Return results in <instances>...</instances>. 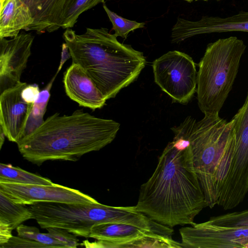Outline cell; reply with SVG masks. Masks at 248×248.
<instances>
[{"mask_svg":"<svg viewBox=\"0 0 248 248\" xmlns=\"http://www.w3.org/2000/svg\"><path fill=\"white\" fill-rule=\"evenodd\" d=\"M138 211L170 227L192 225L208 206L194 172L189 145L182 148L172 141L158 158L151 177L140 188Z\"/></svg>","mask_w":248,"mask_h":248,"instance_id":"1","label":"cell"},{"mask_svg":"<svg viewBox=\"0 0 248 248\" xmlns=\"http://www.w3.org/2000/svg\"><path fill=\"white\" fill-rule=\"evenodd\" d=\"M120 126L114 120L96 117L82 109L69 115L56 113L17 144L23 157L38 166L49 160L76 161L110 143Z\"/></svg>","mask_w":248,"mask_h":248,"instance_id":"2","label":"cell"},{"mask_svg":"<svg viewBox=\"0 0 248 248\" xmlns=\"http://www.w3.org/2000/svg\"><path fill=\"white\" fill-rule=\"evenodd\" d=\"M72 60L80 65L107 100L136 79L146 61L142 52L120 43L105 28H88L77 34L67 28L63 34Z\"/></svg>","mask_w":248,"mask_h":248,"instance_id":"3","label":"cell"},{"mask_svg":"<svg viewBox=\"0 0 248 248\" xmlns=\"http://www.w3.org/2000/svg\"><path fill=\"white\" fill-rule=\"evenodd\" d=\"M187 122L186 135L194 172L212 208L217 204V188L222 187L231 166L233 121L227 122L216 114L204 115L198 122L188 116Z\"/></svg>","mask_w":248,"mask_h":248,"instance_id":"4","label":"cell"},{"mask_svg":"<svg viewBox=\"0 0 248 248\" xmlns=\"http://www.w3.org/2000/svg\"><path fill=\"white\" fill-rule=\"evenodd\" d=\"M29 208L41 228L63 229L85 238L89 237L93 227L100 224L124 223L150 230L153 223L150 217L138 211L136 206L40 202L30 205Z\"/></svg>","mask_w":248,"mask_h":248,"instance_id":"5","label":"cell"},{"mask_svg":"<svg viewBox=\"0 0 248 248\" xmlns=\"http://www.w3.org/2000/svg\"><path fill=\"white\" fill-rule=\"evenodd\" d=\"M246 48L235 36L210 43L199 63L197 93L204 115L218 114L231 91Z\"/></svg>","mask_w":248,"mask_h":248,"instance_id":"6","label":"cell"},{"mask_svg":"<svg viewBox=\"0 0 248 248\" xmlns=\"http://www.w3.org/2000/svg\"><path fill=\"white\" fill-rule=\"evenodd\" d=\"M191 225L179 230L182 248H248V209Z\"/></svg>","mask_w":248,"mask_h":248,"instance_id":"7","label":"cell"},{"mask_svg":"<svg viewBox=\"0 0 248 248\" xmlns=\"http://www.w3.org/2000/svg\"><path fill=\"white\" fill-rule=\"evenodd\" d=\"M155 82L173 102L186 104L197 90V72L193 59L177 50L170 51L154 61Z\"/></svg>","mask_w":248,"mask_h":248,"instance_id":"8","label":"cell"},{"mask_svg":"<svg viewBox=\"0 0 248 248\" xmlns=\"http://www.w3.org/2000/svg\"><path fill=\"white\" fill-rule=\"evenodd\" d=\"M0 190L15 203L22 205L40 202L73 204L99 202L78 190L55 183L46 185L0 182Z\"/></svg>","mask_w":248,"mask_h":248,"instance_id":"9","label":"cell"},{"mask_svg":"<svg viewBox=\"0 0 248 248\" xmlns=\"http://www.w3.org/2000/svg\"><path fill=\"white\" fill-rule=\"evenodd\" d=\"M34 36L22 31L10 39L0 38V92L21 82L31 55Z\"/></svg>","mask_w":248,"mask_h":248,"instance_id":"10","label":"cell"},{"mask_svg":"<svg viewBox=\"0 0 248 248\" xmlns=\"http://www.w3.org/2000/svg\"><path fill=\"white\" fill-rule=\"evenodd\" d=\"M27 85L21 81L0 95V127L9 141L16 143L23 138L33 104L26 102L21 96Z\"/></svg>","mask_w":248,"mask_h":248,"instance_id":"11","label":"cell"},{"mask_svg":"<svg viewBox=\"0 0 248 248\" xmlns=\"http://www.w3.org/2000/svg\"><path fill=\"white\" fill-rule=\"evenodd\" d=\"M248 32V11L226 17L203 16L196 21L178 18L171 30L172 43H178L194 35L227 31Z\"/></svg>","mask_w":248,"mask_h":248,"instance_id":"12","label":"cell"},{"mask_svg":"<svg viewBox=\"0 0 248 248\" xmlns=\"http://www.w3.org/2000/svg\"><path fill=\"white\" fill-rule=\"evenodd\" d=\"M63 82L67 95L79 106L95 110L105 105L107 100L78 64L72 63L68 68Z\"/></svg>","mask_w":248,"mask_h":248,"instance_id":"13","label":"cell"},{"mask_svg":"<svg viewBox=\"0 0 248 248\" xmlns=\"http://www.w3.org/2000/svg\"><path fill=\"white\" fill-rule=\"evenodd\" d=\"M30 8L33 23L26 31L52 32L62 27L77 0H23Z\"/></svg>","mask_w":248,"mask_h":248,"instance_id":"14","label":"cell"},{"mask_svg":"<svg viewBox=\"0 0 248 248\" xmlns=\"http://www.w3.org/2000/svg\"><path fill=\"white\" fill-rule=\"evenodd\" d=\"M150 234L162 235L129 224L103 223L94 226L91 231L89 238L97 241L90 242L85 240L81 245L86 248H122L125 244L133 240Z\"/></svg>","mask_w":248,"mask_h":248,"instance_id":"15","label":"cell"},{"mask_svg":"<svg viewBox=\"0 0 248 248\" xmlns=\"http://www.w3.org/2000/svg\"><path fill=\"white\" fill-rule=\"evenodd\" d=\"M33 22L31 10L23 0H10L0 10V38L14 37Z\"/></svg>","mask_w":248,"mask_h":248,"instance_id":"16","label":"cell"},{"mask_svg":"<svg viewBox=\"0 0 248 248\" xmlns=\"http://www.w3.org/2000/svg\"><path fill=\"white\" fill-rule=\"evenodd\" d=\"M233 131V154L248 159V93L245 102L232 119Z\"/></svg>","mask_w":248,"mask_h":248,"instance_id":"17","label":"cell"},{"mask_svg":"<svg viewBox=\"0 0 248 248\" xmlns=\"http://www.w3.org/2000/svg\"><path fill=\"white\" fill-rule=\"evenodd\" d=\"M31 219H33V216L29 207L15 203L0 190V222L9 224L14 230Z\"/></svg>","mask_w":248,"mask_h":248,"instance_id":"18","label":"cell"},{"mask_svg":"<svg viewBox=\"0 0 248 248\" xmlns=\"http://www.w3.org/2000/svg\"><path fill=\"white\" fill-rule=\"evenodd\" d=\"M0 182L51 185V180L11 164H0Z\"/></svg>","mask_w":248,"mask_h":248,"instance_id":"19","label":"cell"},{"mask_svg":"<svg viewBox=\"0 0 248 248\" xmlns=\"http://www.w3.org/2000/svg\"><path fill=\"white\" fill-rule=\"evenodd\" d=\"M56 76L55 75L46 87L40 91L37 99L33 103L23 138L32 133L44 121L43 118L50 96V90Z\"/></svg>","mask_w":248,"mask_h":248,"instance_id":"20","label":"cell"},{"mask_svg":"<svg viewBox=\"0 0 248 248\" xmlns=\"http://www.w3.org/2000/svg\"><path fill=\"white\" fill-rule=\"evenodd\" d=\"M103 6L112 24V29L115 31L114 35L116 37L126 38L130 32L144 27V22H137L124 18L111 11L105 4Z\"/></svg>","mask_w":248,"mask_h":248,"instance_id":"21","label":"cell"},{"mask_svg":"<svg viewBox=\"0 0 248 248\" xmlns=\"http://www.w3.org/2000/svg\"><path fill=\"white\" fill-rule=\"evenodd\" d=\"M17 235L35 240L41 244L49 246L51 248H65L64 245L47 233H41L39 230L33 226L21 224L16 229Z\"/></svg>","mask_w":248,"mask_h":248,"instance_id":"22","label":"cell"},{"mask_svg":"<svg viewBox=\"0 0 248 248\" xmlns=\"http://www.w3.org/2000/svg\"><path fill=\"white\" fill-rule=\"evenodd\" d=\"M105 0H77L69 11L63 22L62 28L66 29L73 27L77 22L79 16Z\"/></svg>","mask_w":248,"mask_h":248,"instance_id":"23","label":"cell"},{"mask_svg":"<svg viewBox=\"0 0 248 248\" xmlns=\"http://www.w3.org/2000/svg\"><path fill=\"white\" fill-rule=\"evenodd\" d=\"M46 229L50 235L62 242L65 248H75L79 245L76 235L66 230L55 227H49Z\"/></svg>","mask_w":248,"mask_h":248,"instance_id":"24","label":"cell"},{"mask_svg":"<svg viewBox=\"0 0 248 248\" xmlns=\"http://www.w3.org/2000/svg\"><path fill=\"white\" fill-rule=\"evenodd\" d=\"M0 248H51L49 246L38 242L35 240L22 237L19 236H13L6 244L0 246Z\"/></svg>","mask_w":248,"mask_h":248,"instance_id":"25","label":"cell"},{"mask_svg":"<svg viewBox=\"0 0 248 248\" xmlns=\"http://www.w3.org/2000/svg\"><path fill=\"white\" fill-rule=\"evenodd\" d=\"M40 92L37 84L27 85L22 91L21 96L26 102L33 104L37 99Z\"/></svg>","mask_w":248,"mask_h":248,"instance_id":"26","label":"cell"},{"mask_svg":"<svg viewBox=\"0 0 248 248\" xmlns=\"http://www.w3.org/2000/svg\"><path fill=\"white\" fill-rule=\"evenodd\" d=\"M11 226L4 222H0V246L8 242L13 236Z\"/></svg>","mask_w":248,"mask_h":248,"instance_id":"27","label":"cell"},{"mask_svg":"<svg viewBox=\"0 0 248 248\" xmlns=\"http://www.w3.org/2000/svg\"><path fill=\"white\" fill-rule=\"evenodd\" d=\"M70 58H71V56L68 47L65 43H63L62 45V51L61 53V58L60 64L55 75L57 76L58 74L64 63Z\"/></svg>","mask_w":248,"mask_h":248,"instance_id":"28","label":"cell"},{"mask_svg":"<svg viewBox=\"0 0 248 248\" xmlns=\"http://www.w3.org/2000/svg\"><path fill=\"white\" fill-rule=\"evenodd\" d=\"M5 135L2 130L0 127V149H1L2 146L4 142Z\"/></svg>","mask_w":248,"mask_h":248,"instance_id":"29","label":"cell"},{"mask_svg":"<svg viewBox=\"0 0 248 248\" xmlns=\"http://www.w3.org/2000/svg\"><path fill=\"white\" fill-rule=\"evenodd\" d=\"M10 0H0V10L2 9L6 3Z\"/></svg>","mask_w":248,"mask_h":248,"instance_id":"30","label":"cell"},{"mask_svg":"<svg viewBox=\"0 0 248 248\" xmlns=\"http://www.w3.org/2000/svg\"><path fill=\"white\" fill-rule=\"evenodd\" d=\"M186 1H187L188 2H192V1H193L194 0H185Z\"/></svg>","mask_w":248,"mask_h":248,"instance_id":"31","label":"cell"},{"mask_svg":"<svg viewBox=\"0 0 248 248\" xmlns=\"http://www.w3.org/2000/svg\"></svg>","mask_w":248,"mask_h":248,"instance_id":"32","label":"cell"}]
</instances>
